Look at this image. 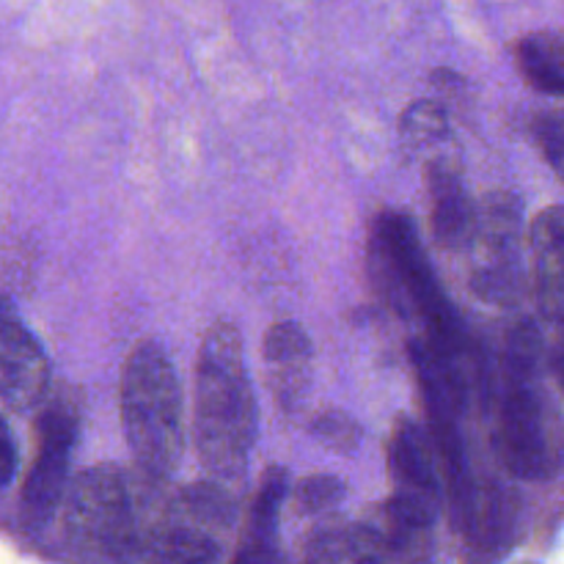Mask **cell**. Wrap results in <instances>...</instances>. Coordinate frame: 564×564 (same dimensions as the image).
I'll return each instance as SVG.
<instances>
[{
    "label": "cell",
    "instance_id": "obj_16",
    "mask_svg": "<svg viewBox=\"0 0 564 564\" xmlns=\"http://www.w3.org/2000/svg\"><path fill=\"white\" fill-rule=\"evenodd\" d=\"M402 143L411 149H430L449 135V113L441 102L416 99L400 116Z\"/></svg>",
    "mask_w": 564,
    "mask_h": 564
},
{
    "label": "cell",
    "instance_id": "obj_4",
    "mask_svg": "<svg viewBox=\"0 0 564 564\" xmlns=\"http://www.w3.org/2000/svg\"><path fill=\"white\" fill-rule=\"evenodd\" d=\"M372 257L380 281L389 286V297L402 308L422 317L430 345L449 358L463 352V325L449 297L441 290L427 251L416 235V226L405 213H383L372 237Z\"/></svg>",
    "mask_w": 564,
    "mask_h": 564
},
{
    "label": "cell",
    "instance_id": "obj_20",
    "mask_svg": "<svg viewBox=\"0 0 564 564\" xmlns=\"http://www.w3.org/2000/svg\"><path fill=\"white\" fill-rule=\"evenodd\" d=\"M14 474H17V444L9 424H6V419L0 416V488H6V485L11 482Z\"/></svg>",
    "mask_w": 564,
    "mask_h": 564
},
{
    "label": "cell",
    "instance_id": "obj_12",
    "mask_svg": "<svg viewBox=\"0 0 564 564\" xmlns=\"http://www.w3.org/2000/svg\"><path fill=\"white\" fill-rule=\"evenodd\" d=\"M430 187V220L438 246L463 248L468 242L477 207L468 198L463 174L455 160L438 158L430 163L427 171Z\"/></svg>",
    "mask_w": 564,
    "mask_h": 564
},
{
    "label": "cell",
    "instance_id": "obj_7",
    "mask_svg": "<svg viewBox=\"0 0 564 564\" xmlns=\"http://www.w3.org/2000/svg\"><path fill=\"white\" fill-rule=\"evenodd\" d=\"M77 430L80 413L72 397H53L44 402L36 422V457L22 488V510L33 527H44L64 501Z\"/></svg>",
    "mask_w": 564,
    "mask_h": 564
},
{
    "label": "cell",
    "instance_id": "obj_18",
    "mask_svg": "<svg viewBox=\"0 0 564 564\" xmlns=\"http://www.w3.org/2000/svg\"><path fill=\"white\" fill-rule=\"evenodd\" d=\"M345 496V482L339 477H330V474H314L306 477L295 490V505L297 510L306 512V516H317V512L330 510L336 507Z\"/></svg>",
    "mask_w": 564,
    "mask_h": 564
},
{
    "label": "cell",
    "instance_id": "obj_6",
    "mask_svg": "<svg viewBox=\"0 0 564 564\" xmlns=\"http://www.w3.org/2000/svg\"><path fill=\"white\" fill-rule=\"evenodd\" d=\"M523 204L512 193H488L474 213L471 286L485 303L516 306L523 295L521 262Z\"/></svg>",
    "mask_w": 564,
    "mask_h": 564
},
{
    "label": "cell",
    "instance_id": "obj_17",
    "mask_svg": "<svg viewBox=\"0 0 564 564\" xmlns=\"http://www.w3.org/2000/svg\"><path fill=\"white\" fill-rule=\"evenodd\" d=\"M308 430H312L314 441H319V444L328 446V449L339 452V455H350V452H356L364 441L361 424H358L350 413L336 411V408L319 411L317 416L312 419V424H308Z\"/></svg>",
    "mask_w": 564,
    "mask_h": 564
},
{
    "label": "cell",
    "instance_id": "obj_9",
    "mask_svg": "<svg viewBox=\"0 0 564 564\" xmlns=\"http://www.w3.org/2000/svg\"><path fill=\"white\" fill-rule=\"evenodd\" d=\"M50 364L39 341L0 306V400L11 411H31L47 400Z\"/></svg>",
    "mask_w": 564,
    "mask_h": 564
},
{
    "label": "cell",
    "instance_id": "obj_8",
    "mask_svg": "<svg viewBox=\"0 0 564 564\" xmlns=\"http://www.w3.org/2000/svg\"><path fill=\"white\" fill-rule=\"evenodd\" d=\"M389 468L394 477V496L386 507L411 527H433L441 499L438 471L433 446L413 419L400 416L394 422L389 438Z\"/></svg>",
    "mask_w": 564,
    "mask_h": 564
},
{
    "label": "cell",
    "instance_id": "obj_14",
    "mask_svg": "<svg viewBox=\"0 0 564 564\" xmlns=\"http://www.w3.org/2000/svg\"><path fill=\"white\" fill-rule=\"evenodd\" d=\"M286 494V471L281 466H270L262 474L259 494L248 512L246 534L235 564H279L275 554V529H279V510Z\"/></svg>",
    "mask_w": 564,
    "mask_h": 564
},
{
    "label": "cell",
    "instance_id": "obj_13",
    "mask_svg": "<svg viewBox=\"0 0 564 564\" xmlns=\"http://www.w3.org/2000/svg\"><path fill=\"white\" fill-rule=\"evenodd\" d=\"M213 529L176 499L174 518L154 529L143 540L141 551L147 554V564H213L220 554Z\"/></svg>",
    "mask_w": 564,
    "mask_h": 564
},
{
    "label": "cell",
    "instance_id": "obj_1",
    "mask_svg": "<svg viewBox=\"0 0 564 564\" xmlns=\"http://www.w3.org/2000/svg\"><path fill=\"white\" fill-rule=\"evenodd\" d=\"M257 444V397L240 328L209 325L198 345L193 391V446L215 482H242Z\"/></svg>",
    "mask_w": 564,
    "mask_h": 564
},
{
    "label": "cell",
    "instance_id": "obj_10",
    "mask_svg": "<svg viewBox=\"0 0 564 564\" xmlns=\"http://www.w3.org/2000/svg\"><path fill=\"white\" fill-rule=\"evenodd\" d=\"M264 378L284 411L303 405L312 389V339L297 323H275L264 334Z\"/></svg>",
    "mask_w": 564,
    "mask_h": 564
},
{
    "label": "cell",
    "instance_id": "obj_15",
    "mask_svg": "<svg viewBox=\"0 0 564 564\" xmlns=\"http://www.w3.org/2000/svg\"><path fill=\"white\" fill-rule=\"evenodd\" d=\"M516 61L532 88L551 97H560L564 91V42L556 31L523 36L516 47Z\"/></svg>",
    "mask_w": 564,
    "mask_h": 564
},
{
    "label": "cell",
    "instance_id": "obj_19",
    "mask_svg": "<svg viewBox=\"0 0 564 564\" xmlns=\"http://www.w3.org/2000/svg\"><path fill=\"white\" fill-rule=\"evenodd\" d=\"M534 135H538L540 149H543L545 160L556 174H562V160H564V121L560 110H545L534 119Z\"/></svg>",
    "mask_w": 564,
    "mask_h": 564
},
{
    "label": "cell",
    "instance_id": "obj_3",
    "mask_svg": "<svg viewBox=\"0 0 564 564\" xmlns=\"http://www.w3.org/2000/svg\"><path fill=\"white\" fill-rule=\"evenodd\" d=\"M543 336L538 325L521 323L507 341L505 394H501L499 449L507 468L521 479H549L556 471V419L545 397Z\"/></svg>",
    "mask_w": 564,
    "mask_h": 564
},
{
    "label": "cell",
    "instance_id": "obj_2",
    "mask_svg": "<svg viewBox=\"0 0 564 564\" xmlns=\"http://www.w3.org/2000/svg\"><path fill=\"white\" fill-rule=\"evenodd\" d=\"M121 427L147 477L174 474L185 455V400L169 352L152 339L138 341L121 372Z\"/></svg>",
    "mask_w": 564,
    "mask_h": 564
},
{
    "label": "cell",
    "instance_id": "obj_11",
    "mask_svg": "<svg viewBox=\"0 0 564 564\" xmlns=\"http://www.w3.org/2000/svg\"><path fill=\"white\" fill-rule=\"evenodd\" d=\"M534 292L543 319L551 325L562 323L564 314V213L560 204L543 209L534 218L532 235Z\"/></svg>",
    "mask_w": 564,
    "mask_h": 564
},
{
    "label": "cell",
    "instance_id": "obj_5",
    "mask_svg": "<svg viewBox=\"0 0 564 564\" xmlns=\"http://www.w3.org/2000/svg\"><path fill=\"white\" fill-rule=\"evenodd\" d=\"M64 523L72 543L105 560L127 562L143 549L135 494L124 468H86L64 494Z\"/></svg>",
    "mask_w": 564,
    "mask_h": 564
}]
</instances>
